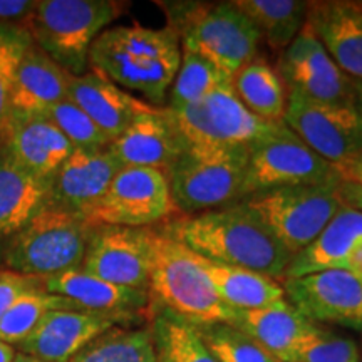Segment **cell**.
<instances>
[{"label": "cell", "instance_id": "cell-1", "mask_svg": "<svg viewBox=\"0 0 362 362\" xmlns=\"http://www.w3.org/2000/svg\"><path fill=\"white\" fill-rule=\"evenodd\" d=\"M166 228L203 259L275 280L285 279L293 259L242 203L193 216L180 215Z\"/></svg>", "mask_w": 362, "mask_h": 362}, {"label": "cell", "instance_id": "cell-2", "mask_svg": "<svg viewBox=\"0 0 362 362\" xmlns=\"http://www.w3.org/2000/svg\"><path fill=\"white\" fill-rule=\"evenodd\" d=\"M180 62V37L168 25L110 27L89 51V69L101 72L124 90L141 94L156 107H165Z\"/></svg>", "mask_w": 362, "mask_h": 362}, {"label": "cell", "instance_id": "cell-3", "mask_svg": "<svg viewBox=\"0 0 362 362\" xmlns=\"http://www.w3.org/2000/svg\"><path fill=\"white\" fill-rule=\"evenodd\" d=\"M148 293L153 307L168 310L192 325L233 322L235 310L216 296L197 253L166 226H153Z\"/></svg>", "mask_w": 362, "mask_h": 362}, {"label": "cell", "instance_id": "cell-4", "mask_svg": "<svg viewBox=\"0 0 362 362\" xmlns=\"http://www.w3.org/2000/svg\"><path fill=\"white\" fill-rule=\"evenodd\" d=\"M168 27L178 34L181 49L214 64L226 78L252 62L262 35L233 2H165Z\"/></svg>", "mask_w": 362, "mask_h": 362}, {"label": "cell", "instance_id": "cell-5", "mask_svg": "<svg viewBox=\"0 0 362 362\" xmlns=\"http://www.w3.org/2000/svg\"><path fill=\"white\" fill-rule=\"evenodd\" d=\"M124 11L115 0H35L25 22L33 42L71 76L89 71L94 40Z\"/></svg>", "mask_w": 362, "mask_h": 362}, {"label": "cell", "instance_id": "cell-6", "mask_svg": "<svg viewBox=\"0 0 362 362\" xmlns=\"http://www.w3.org/2000/svg\"><path fill=\"white\" fill-rule=\"evenodd\" d=\"M93 230L78 214L49 203L24 228L6 240L2 264L33 279H47L83 264Z\"/></svg>", "mask_w": 362, "mask_h": 362}, {"label": "cell", "instance_id": "cell-7", "mask_svg": "<svg viewBox=\"0 0 362 362\" xmlns=\"http://www.w3.org/2000/svg\"><path fill=\"white\" fill-rule=\"evenodd\" d=\"M250 148L192 144L166 171L181 215L193 216L240 202Z\"/></svg>", "mask_w": 362, "mask_h": 362}, {"label": "cell", "instance_id": "cell-8", "mask_svg": "<svg viewBox=\"0 0 362 362\" xmlns=\"http://www.w3.org/2000/svg\"><path fill=\"white\" fill-rule=\"evenodd\" d=\"M238 203L247 206L292 257L309 247L344 206L339 183L269 189Z\"/></svg>", "mask_w": 362, "mask_h": 362}, {"label": "cell", "instance_id": "cell-9", "mask_svg": "<svg viewBox=\"0 0 362 362\" xmlns=\"http://www.w3.org/2000/svg\"><path fill=\"white\" fill-rule=\"evenodd\" d=\"M166 107V106H165ZM180 133L192 144L253 148L288 133L287 126L252 115L233 93L232 84L180 107H166Z\"/></svg>", "mask_w": 362, "mask_h": 362}, {"label": "cell", "instance_id": "cell-10", "mask_svg": "<svg viewBox=\"0 0 362 362\" xmlns=\"http://www.w3.org/2000/svg\"><path fill=\"white\" fill-rule=\"evenodd\" d=\"M180 215L166 173L153 168L123 166L106 193L84 211L83 218L90 226L151 228L173 221Z\"/></svg>", "mask_w": 362, "mask_h": 362}, {"label": "cell", "instance_id": "cell-11", "mask_svg": "<svg viewBox=\"0 0 362 362\" xmlns=\"http://www.w3.org/2000/svg\"><path fill=\"white\" fill-rule=\"evenodd\" d=\"M336 183L341 181L334 166L288 131L250 149L240 202L269 189Z\"/></svg>", "mask_w": 362, "mask_h": 362}, {"label": "cell", "instance_id": "cell-12", "mask_svg": "<svg viewBox=\"0 0 362 362\" xmlns=\"http://www.w3.org/2000/svg\"><path fill=\"white\" fill-rule=\"evenodd\" d=\"M275 71L287 93H297L320 103L354 104L356 79L349 78L332 61L309 24L280 52Z\"/></svg>", "mask_w": 362, "mask_h": 362}, {"label": "cell", "instance_id": "cell-13", "mask_svg": "<svg viewBox=\"0 0 362 362\" xmlns=\"http://www.w3.org/2000/svg\"><path fill=\"white\" fill-rule=\"evenodd\" d=\"M284 124L332 166L362 151L354 106L320 103L287 93Z\"/></svg>", "mask_w": 362, "mask_h": 362}, {"label": "cell", "instance_id": "cell-14", "mask_svg": "<svg viewBox=\"0 0 362 362\" xmlns=\"http://www.w3.org/2000/svg\"><path fill=\"white\" fill-rule=\"evenodd\" d=\"M151 238L153 226H93L81 269L106 282L148 292Z\"/></svg>", "mask_w": 362, "mask_h": 362}, {"label": "cell", "instance_id": "cell-15", "mask_svg": "<svg viewBox=\"0 0 362 362\" xmlns=\"http://www.w3.org/2000/svg\"><path fill=\"white\" fill-rule=\"evenodd\" d=\"M288 302L315 324L362 330V277L330 269L284 280Z\"/></svg>", "mask_w": 362, "mask_h": 362}, {"label": "cell", "instance_id": "cell-16", "mask_svg": "<svg viewBox=\"0 0 362 362\" xmlns=\"http://www.w3.org/2000/svg\"><path fill=\"white\" fill-rule=\"evenodd\" d=\"M40 285L45 292L61 296L79 309L115 317L124 324L141 322V317L151 314L153 304L146 291L121 287L90 275L81 267L42 279Z\"/></svg>", "mask_w": 362, "mask_h": 362}, {"label": "cell", "instance_id": "cell-17", "mask_svg": "<svg viewBox=\"0 0 362 362\" xmlns=\"http://www.w3.org/2000/svg\"><path fill=\"white\" fill-rule=\"evenodd\" d=\"M0 151L49 183L74 146L47 117L8 115L0 128Z\"/></svg>", "mask_w": 362, "mask_h": 362}, {"label": "cell", "instance_id": "cell-18", "mask_svg": "<svg viewBox=\"0 0 362 362\" xmlns=\"http://www.w3.org/2000/svg\"><path fill=\"white\" fill-rule=\"evenodd\" d=\"M116 325H129L115 317L79 309H59L44 315L16 351L44 362H69L86 344Z\"/></svg>", "mask_w": 362, "mask_h": 362}, {"label": "cell", "instance_id": "cell-19", "mask_svg": "<svg viewBox=\"0 0 362 362\" xmlns=\"http://www.w3.org/2000/svg\"><path fill=\"white\" fill-rule=\"evenodd\" d=\"M188 146L166 107L153 106L139 115L110 149L123 166L153 168L166 173Z\"/></svg>", "mask_w": 362, "mask_h": 362}, {"label": "cell", "instance_id": "cell-20", "mask_svg": "<svg viewBox=\"0 0 362 362\" xmlns=\"http://www.w3.org/2000/svg\"><path fill=\"white\" fill-rule=\"evenodd\" d=\"M121 168L110 148L74 149L49 181V203L83 216L106 193Z\"/></svg>", "mask_w": 362, "mask_h": 362}, {"label": "cell", "instance_id": "cell-21", "mask_svg": "<svg viewBox=\"0 0 362 362\" xmlns=\"http://www.w3.org/2000/svg\"><path fill=\"white\" fill-rule=\"evenodd\" d=\"M67 99L84 111L110 141H115L136 117L153 107L94 69L83 76H69Z\"/></svg>", "mask_w": 362, "mask_h": 362}, {"label": "cell", "instance_id": "cell-22", "mask_svg": "<svg viewBox=\"0 0 362 362\" xmlns=\"http://www.w3.org/2000/svg\"><path fill=\"white\" fill-rule=\"evenodd\" d=\"M232 325L279 362H296L300 347L319 327L285 298L264 309L235 310Z\"/></svg>", "mask_w": 362, "mask_h": 362}, {"label": "cell", "instance_id": "cell-23", "mask_svg": "<svg viewBox=\"0 0 362 362\" xmlns=\"http://www.w3.org/2000/svg\"><path fill=\"white\" fill-rule=\"evenodd\" d=\"M307 24L341 71L362 81V4L309 2Z\"/></svg>", "mask_w": 362, "mask_h": 362}, {"label": "cell", "instance_id": "cell-24", "mask_svg": "<svg viewBox=\"0 0 362 362\" xmlns=\"http://www.w3.org/2000/svg\"><path fill=\"white\" fill-rule=\"evenodd\" d=\"M69 76L42 49L33 44L17 71L8 115L44 116L49 107L67 99Z\"/></svg>", "mask_w": 362, "mask_h": 362}, {"label": "cell", "instance_id": "cell-25", "mask_svg": "<svg viewBox=\"0 0 362 362\" xmlns=\"http://www.w3.org/2000/svg\"><path fill=\"white\" fill-rule=\"evenodd\" d=\"M361 245L362 211L344 205L322 233L293 257L285 279H297L330 269H344L347 259Z\"/></svg>", "mask_w": 362, "mask_h": 362}, {"label": "cell", "instance_id": "cell-26", "mask_svg": "<svg viewBox=\"0 0 362 362\" xmlns=\"http://www.w3.org/2000/svg\"><path fill=\"white\" fill-rule=\"evenodd\" d=\"M49 205V183L0 151V240L6 242Z\"/></svg>", "mask_w": 362, "mask_h": 362}, {"label": "cell", "instance_id": "cell-27", "mask_svg": "<svg viewBox=\"0 0 362 362\" xmlns=\"http://www.w3.org/2000/svg\"><path fill=\"white\" fill-rule=\"evenodd\" d=\"M198 264L220 300L233 310L264 309L285 298L284 285L259 272L215 264L200 255Z\"/></svg>", "mask_w": 362, "mask_h": 362}, {"label": "cell", "instance_id": "cell-28", "mask_svg": "<svg viewBox=\"0 0 362 362\" xmlns=\"http://www.w3.org/2000/svg\"><path fill=\"white\" fill-rule=\"evenodd\" d=\"M232 89L252 115L269 123L284 124L287 90L277 71L255 57L232 78Z\"/></svg>", "mask_w": 362, "mask_h": 362}, {"label": "cell", "instance_id": "cell-29", "mask_svg": "<svg viewBox=\"0 0 362 362\" xmlns=\"http://www.w3.org/2000/svg\"><path fill=\"white\" fill-rule=\"evenodd\" d=\"M270 49L282 52L307 24L309 2L302 0H235Z\"/></svg>", "mask_w": 362, "mask_h": 362}, {"label": "cell", "instance_id": "cell-30", "mask_svg": "<svg viewBox=\"0 0 362 362\" xmlns=\"http://www.w3.org/2000/svg\"><path fill=\"white\" fill-rule=\"evenodd\" d=\"M69 362H158L151 327L116 325L86 344Z\"/></svg>", "mask_w": 362, "mask_h": 362}, {"label": "cell", "instance_id": "cell-31", "mask_svg": "<svg viewBox=\"0 0 362 362\" xmlns=\"http://www.w3.org/2000/svg\"><path fill=\"white\" fill-rule=\"evenodd\" d=\"M151 332L158 362H218L194 325L171 312L153 307Z\"/></svg>", "mask_w": 362, "mask_h": 362}, {"label": "cell", "instance_id": "cell-32", "mask_svg": "<svg viewBox=\"0 0 362 362\" xmlns=\"http://www.w3.org/2000/svg\"><path fill=\"white\" fill-rule=\"evenodd\" d=\"M59 309H79V307L64 297L45 292L42 287L22 293L0 319V341L16 347L34 332L47 312Z\"/></svg>", "mask_w": 362, "mask_h": 362}, {"label": "cell", "instance_id": "cell-33", "mask_svg": "<svg viewBox=\"0 0 362 362\" xmlns=\"http://www.w3.org/2000/svg\"><path fill=\"white\" fill-rule=\"evenodd\" d=\"M232 84L214 64L192 51L181 49V62L176 72L166 107H180L200 101L202 98Z\"/></svg>", "mask_w": 362, "mask_h": 362}, {"label": "cell", "instance_id": "cell-34", "mask_svg": "<svg viewBox=\"0 0 362 362\" xmlns=\"http://www.w3.org/2000/svg\"><path fill=\"white\" fill-rule=\"evenodd\" d=\"M194 329L218 362H279L232 324L194 325Z\"/></svg>", "mask_w": 362, "mask_h": 362}, {"label": "cell", "instance_id": "cell-35", "mask_svg": "<svg viewBox=\"0 0 362 362\" xmlns=\"http://www.w3.org/2000/svg\"><path fill=\"white\" fill-rule=\"evenodd\" d=\"M56 128L66 136L74 149H86V151H96V149L110 148V138L94 124V121L81 111L74 103L66 99L54 104L44 112Z\"/></svg>", "mask_w": 362, "mask_h": 362}, {"label": "cell", "instance_id": "cell-36", "mask_svg": "<svg viewBox=\"0 0 362 362\" xmlns=\"http://www.w3.org/2000/svg\"><path fill=\"white\" fill-rule=\"evenodd\" d=\"M33 44V37L27 33L25 27H0V128L7 119L8 103H11L17 71Z\"/></svg>", "mask_w": 362, "mask_h": 362}, {"label": "cell", "instance_id": "cell-37", "mask_svg": "<svg viewBox=\"0 0 362 362\" xmlns=\"http://www.w3.org/2000/svg\"><path fill=\"white\" fill-rule=\"evenodd\" d=\"M361 352L354 339L319 325L300 347L296 362H359Z\"/></svg>", "mask_w": 362, "mask_h": 362}, {"label": "cell", "instance_id": "cell-38", "mask_svg": "<svg viewBox=\"0 0 362 362\" xmlns=\"http://www.w3.org/2000/svg\"><path fill=\"white\" fill-rule=\"evenodd\" d=\"M37 287H42L39 279L25 277V275L16 274L7 269L0 270V319L8 307L16 302L17 297Z\"/></svg>", "mask_w": 362, "mask_h": 362}, {"label": "cell", "instance_id": "cell-39", "mask_svg": "<svg viewBox=\"0 0 362 362\" xmlns=\"http://www.w3.org/2000/svg\"><path fill=\"white\" fill-rule=\"evenodd\" d=\"M34 6L35 0H0V27H25V22L33 13Z\"/></svg>", "mask_w": 362, "mask_h": 362}, {"label": "cell", "instance_id": "cell-40", "mask_svg": "<svg viewBox=\"0 0 362 362\" xmlns=\"http://www.w3.org/2000/svg\"><path fill=\"white\" fill-rule=\"evenodd\" d=\"M334 170H336L337 178L341 183H351L362 187V151L334 165Z\"/></svg>", "mask_w": 362, "mask_h": 362}, {"label": "cell", "instance_id": "cell-41", "mask_svg": "<svg viewBox=\"0 0 362 362\" xmlns=\"http://www.w3.org/2000/svg\"><path fill=\"white\" fill-rule=\"evenodd\" d=\"M339 197L346 206L362 211V187L351 183H339Z\"/></svg>", "mask_w": 362, "mask_h": 362}, {"label": "cell", "instance_id": "cell-42", "mask_svg": "<svg viewBox=\"0 0 362 362\" xmlns=\"http://www.w3.org/2000/svg\"><path fill=\"white\" fill-rule=\"evenodd\" d=\"M354 111L357 116V124H359V139L362 146V81H356V90H354Z\"/></svg>", "mask_w": 362, "mask_h": 362}, {"label": "cell", "instance_id": "cell-43", "mask_svg": "<svg viewBox=\"0 0 362 362\" xmlns=\"http://www.w3.org/2000/svg\"><path fill=\"white\" fill-rule=\"evenodd\" d=\"M17 351L11 344H6L0 341V362H12L16 357Z\"/></svg>", "mask_w": 362, "mask_h": 362}, {"label": "cell", "instance_id": "cell-44", "mask_svg": "<svg viewBox=\"0 0 362 362\" xmlns=\"http://www.w3.org/2000/svg\"><path fill=\"white\" fill-rule=\"evenodd\" d=\"M12 362H44V361H39L33 356H27V354H24V352L17 351V354H16V357H13Z\"/></svg>", "mask_w": 362, "mask_h": 362}]
</instances>
